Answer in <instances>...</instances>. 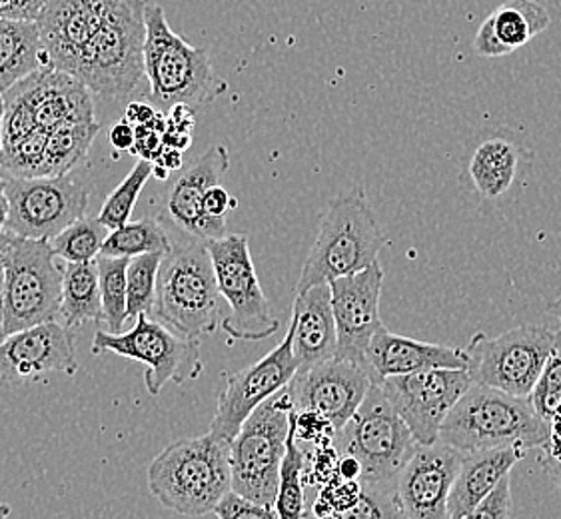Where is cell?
<instances>
[{
  "mask_svg": "<svg viewBox=\"0 0 561 519\" xmlns=\"http://www.w3.org/2000/svg\"><path fill=\"white\" fill-rule=\"evenodd\" d=\"M371 385L364 364L332 358L298 370L286 392L296 412H312L337 434L354 418Z\"/></svg>",
  "mask_w": 561,
  "mask_h": 519,
  "instance_id": "cell-16",
  "label": "cell"
},
{
  "mask_svg": "<svg viewBox=\"0 0 561 519\" xmlns=\"http://www.w3.org/2000/svg\"><path fill=\"white\" fill-rule=\"evenodd\" d=\"M526 452L517 448L478 450L461 453L454 486L448 497V519H461L494 492L505 475L524 460Z\"/></svg>",
  "mask_w": 561,
  "mask_h": 519,
  "instance_id": "cell-26",
  "label": "cell"
},
{
  "mask_svg": "<svg viewBox=\"0 0 561 519\" xmlns=\"http://www.w3.org/2000/svg\"><path fill=\"white\" fill-rule=\"evenodd\" d=\"M304 468L306 455L298 448L296 429H294V412L290 416V431L286 440V453L282 458L278 494L274 509L280 519L306 518V497H304Z\"/></svg>",
  "mask_w": 561,
  "mask_h": 519,
  "instance_id": "cell-32",
  "label": "cell"
},
{
  "mask_svg": "<svg viewBox=\"0 0 561 519\" xmlns=\"http://www.w3.org/2000/svg\"><path fill=\"white\" fill-rule=\"evenodd\" d=\"M364 366L370 373L371 382L380 384L390 376L422 372V370H466L468 356L463 348L427 344L420 339L405 338L382 326L370 339Z\"/></svg>",
  "mask_w": 561,
  "mask_h": 519,
  "instance_id": "cell-23",
  "label": "cell"
},
{
  "mask_svg": "<svg viewBox=\"0 0 561 519\" xmlns=\"http://www.w3.org/2000/svg\"><path fill=\"white\" fill-rule=\"evenodd\" d=\"M524 150L505 135L485 136L473 148L468 178L485 200H500L512 191L524 166Z\"/></svg>",
  "mask_w": 561,
  "mask_h": 519,
  "instance_id": "cell-27",
  "label": "cell"
},
{
  "mask_svg": "<svg viewBox=\"0 0 561 519\" xmlns=\"http://www.w3.org/2000/svg\"><path fill=\"white\" fill-rule=\"evenodd\" d=\"M362 482L358 480H342L334 475L330 482H325L324 489L316 499L314 514L320 519L328 518L332 514H340L352 508L358 501L362 494Z\"/></svg>",
  "mask_w": 561,
  "mask_h": 519,
  "instance_id": "cell-40",
  "label": "cell"
},
{
  "mask_svg": "<svg viewBox=\"0 0 561 519\" xmlns=\"http://www.w3.org/2000/svg\"><path fill=\"white\" fill-rule=\"evenodd\" d=\"M214 516L218 519H280L274 506L256 504L247 497L228 492L218 506L214 508Z\"/></svg>",
  "mask_w": 561,
  "mask_h": 519,
  "instance_id": "cell-41",
  "label": "cell"
},
{
  "mask_svg": "<svg viewBox=\"0 0 561 519\" xmlns=\"http://www.w3.org/2000/svg\"><path fill=\"white\" fill-rule=\"evenodd\" d=\"M461 453L442 441L415 446L393 477V497L402 519H448V497Z\"/></svg>",
  "mask_w": 561,
  "mask_h": 519,
  "instance_id": "cell-18",
  "label": "cell"
},
{
  "mask_svg": "<svg viewBox=\"0 0 561 519\" xmlns=\"http://www.w3.org/2000/svg\"><path fill=\"white\" fill-rule=\"evenodd\" d=\"M169 237L172 249L160 262L150 314L182 338L210 336L222 318V296L206 242L174 232Z\"/></svg>",
  "mask_w": 561,
  "mask_h": 519,
  "instance_id": "cell-2",
  "label": "cell"
},
{
  "mask_svg": "<svg viewBox=\"0 0 561 519\" xmlns=\"http://www.w3.org/2000/svg\"><path fill=\"white\" fill-rule=\"evenodd\" d=\"M551 346L553 332L539 324H522L495 338L476 334L463 348L468 356L466 372L472 384L529 397L550 358Z\"/></svg>",
  "mask_w": 561,
  "mask_h": 519,
  "instance_id": "cell-9",
  "label": "cell"
},
{
  "mask_svg": "<svg viewBox=\"0 0 561 519\" xmlns=\"http://www.w3.org/2000/svg\"><path fill=\"white\" fill-rule=\"evenodd\" d=\"M148 489L162 508L203 518L232 492L230 441L210 431L170 443L148 468Z\"/></svg>",
  "mask_w": 561,
  "mask_h": 519,
  "instance_id": "cell-3",
  "label": "cell"
},
{
  "mask_svg": "<svg viewBox=\"0 0 561 519\" xmlns=\"http://www.w3.org/2000/svg\"><path fill=\"white\" fill-rule=\"evenodd\" d=\"M541 450L548 458H561V414L550 419V440Z\"/></svg>",
  "mask_w": 561,
  "mask_h": 519,
  "instance_id": "cell-49",
  "label": "cell"
},
{
  "mask_svg": "<svg viewBox=\"0 0 561 519\" xmlns=\"http://www.w3.org/2000/svg\"><path fill=\"white\" fill-rule=\"evenodd\" d=\"M9 198L7 230L21 238L50 240L87 216L90 196L82 182L65 176H4Z\"/></svg>",
  "mask_w": 561,
  "mask_h": 519,
  "instance_id": "cell-13",
  "label": "cell"
},
{
  "mask_svg": "<svg viewBox=\"0 0 561 519\" xmlns=\"http://www.w3.org/2000/svg\"><path fill=\"white\" fill-rule=\"evenodd\" d=\"M543 470L548 472V475L556 482V486L560 487L561 492V458L543 455Z\"/></svg>",
  "mask_w": 561,
  "mask_h": 519,
  "instance_id": "cell-53",
  "label": "cell"
},
{
  "mask_svg": "<svg viewBox=\"0 0 561 519\" xmlns=\"http://www.w3.org/2000/svg\"><path fill=\"white\" fill-rule=\"evenodd\" d=\"M130 258L96 256L99 284H101L102 322L108 334H121L126 318V266Z\"/></svg>",
  "mask_w": 561,
  "mask_h": 519,
  "instance_id": "cell-33",
  "label": "cell"
},
{
  "mask_svg": "<svg viewBox=\"0 0 561 519\" xmlns=\"http://www.w3.org/2000/svg\"><path fill=\"white\" fill-rule=\"evenodd\" d=\"M136 140L135 147L130 148V152L138 157V160H148V162H157L164 142H162V135L154 130V128H148V126H135Z\"/></svg>",
  "mask_w": 561,
  "mask_h": 519,
  "instance_id": "cell-43",
  "label": "cell"
},
{
  "mask_svg": "<svg viewBox=\"0 0 561 519\" xmlns=\"http://www.w3.org/2000/svg\"><path fill=\"white\" fill-rule=\"evenodd\" d=\"M0 385H2V380H0Z\"/></svg>",
  "mask_w": 561,
  "mask_h": 519,
  "instance_id": "cell-62",
  "label": "cell"
},
{
  "mask_svg": "<svg viewBox=\"0 0 561 519\" xmlns=\"http://www.w3.org/2000/svg\"><path fill=\"white\" fill-rule=\"evenodd\" d=\"M154 164H160V166H164V169L170 170V172L180 170L182 169V152L176 150V148L164 147Z\"/></svg>",
  "mask_w": 561,
  "mask_h": 519,
  "instance_id": "cell-52",
  "label": "cell"
},
{
  "mask_svg": "<svg viewBox=\"0 0 561 519\" xmlns=\"http://www.w3.org/2000/svg\"><path fill=\"white\" fill-rule=\"evenodd\" d=\"M9 338L7 334V316H4V298H2V280H0V344Z\"/></svg>",
  "mask_w": 561,
  "mask_h": 519,
  "instance_id": "cell-57",
  "label": "cell"
},
{
  "mask_svg": "<svg viewBox=\"0 0 561 519\" xmlns=\"http://www.w3.org/2000/svg\"><path fill=\"white\" fill-rule=\"evenodd\" d=\"M512 482L505 475L494 492L461 519H512Z\"/></svg>",
  "mask_w": 561,
  "mask_h": 519,
  "instance_id": "cell-42",
  "label": "cell"
},
{
  "mask_svg": "<svg viewBox=\"0 0 561 519\" xmlns=\"http://www.w3.org/2000/svg\"><path fill=\"white\" fill-rule=\"evenodd\" d=\"M23 21H36L38 12L45 7L46 0H12Z\"/></svg>",
  "mask_w": 561,
  "mask_h": 519,
  "instance_id": "cell-51",
  "label": "cell"
},
{
  "mask_svg": "<svg viewBox=\"0 0 561 519\" xmlns=\"http://www.w3.org/2000/svg\"><path fill=\"white\" fill-rule=\"evenodd\" d=\"M288 330L294 356L300 364L298 370L336 358V322L328 284H316L296 293Z\"/></svg>",
  "mask_w": 561,
  "mask_h": 519,
  "instance_id": "cell-24",
  "label": "cell"
},
{
  "mask_svg": "<svg viewBox=\"0 0 561 519\" xmlns=\"http://www.w3.org/2000/svg\"><path fill=\"white\" fill-rule=\"evenodd\" d=\"M116 0H46L36 16L46 67L75 72L82 48L99 33Z\"/></svg>",
  "mask_w": 561,
  "mask_h": 519,
  "instance_id": "cell-21",
  "label": "cell"
},
{
  "mask_svg": "<svg viewBox=\"0 0 561 519\" xmlns=\"http://www.w3.org/2000/svg\"><path fill=\"white\" fill-rule=\"evenodd\" d=\"M382 282L383 270L378 260L364 270L328 282L336 322L337 360L364 364L370 339L383 326L380 318Z\"/></svg>",
  "mask_w": 561,
  "mask_h": 519,
  "instance_id": "cell-19",
  "label": "cell"
},
{
  "mask_svg": "<svg viewBox=\"0 0 561 519\" xmlns=\"http://www.w3.org/2000/svg\"><path fill=\"white\" fill-rule=\"evenodd\" d=\"M152 174L157 176L158 181H169L170 170L160 166V164H152Z\"/></svg>",
  "mask_w": 561,
  "mask_h": 519,
  "instance_id": "cell-58",
  "label": "cell"
},
{
  "mask_svg": "<svg viewBox=\"0 0 561 519\" xmlns=\"http://www.w3.org/2000/svg\"><path fill=\"white\" fill-rule=\"evenodd\" d=\"M99 132L101 125L96 120L58 126L50 130L46 140L45 176L70 174V170L87 159Z\"/></svg>",
  "mask_w": 561,
  "mask_h": 519,
  "instance_id": "cell-31",
  "label": "cell"
},
{
  "mask_svg": "<svg viewBox=\"0 0 561 519\" xmlns=\"http://www.w3.org/2000/svg\"><path fill=\"white\" fill-rule=\"evenodd\" d=\"M46 67L36 21L0 19V92Z\"/></svg>",
  "mask_w": 561,
  "mask_h": 519,
  "instance_id": "cell-28",
  "label": "cell"
},
{
  "mask_svg": "<svg viewBox=\"0 0 561 519\" xmlns=\"http://www.w3.org/2000/svg\"><path fill=\"white\" fill-rule=\"evenodd\" d=\"M145 23V77L160 111L169 113L176 104L206 108L228 91L225 80L214 72L208 53L174 33L162 7L147 4Z\"/></svg>",
  "mask_w": 561,
  "mask_h": 519,
  "instance_id": "cell-4",
  "label": "cell"
},
{
  "mask_svg": "<svg viewBox=\"0 0 561 519\" xmlns=\"http://www.w3.org/2000/svg\"><path fill=\"white\" fill-rule=\"evenodd\" d=\"M2 116H4V99L0 92V148H2Z\"/></svg>",
  "mask_w": 561,
  "mask_h": 519,
  "instance_id": "cell-59",
  "label": "cell"
},
{
  "mask_svg": "<svg viewBox=\"0 0 561 519\" xmlns=\"http://www.w3.org/2000/svg\"><path fill=\"white\" fill-rule=\"evenodd\" d=\"M386 246L382 228L362 191L340 194L328 204L314 244L304 262L296 293L368 268Z\"/></svg>",
  "mask_w": 561,
  "mask_h": 519,
  "instance_id": "cell-5",
  "label": "cell"
},
{
  "mask_svg": "<svg viewBox=\"0 0 561 519\" xmlns=\"http://www.w3.org/2000/svg\"><path fill=\"white\" fill-rule=\"evenodd\" d=\"M300 364L294 356L293 334L288 330L286 338L268 356L228 376L208 431L220 440H234L248 416L290 384Z\"/></svg>",
  "mask_w": 561,
  "mask_h": 519,
  "instance_id": "cell-15",
  "label": "cell"
},
{
  "mask_svg": "<svg viewBox=\"0 0 561 519\" xmlns=\"http://www.w3.org/2000/svg\"><path fill=\"white\" fill-rule=\"evenodd\" d=\"M206 249L213 260L218 292L230 305V316L222 330L230 338L259 342L278 332V320L270 312L268 298L260 286L259 274L250 256L244 234H226L208 240Z\"/></svg>",
  "mask_w": 561,
  "mask_h": 519,
  "instance_id": "cell-12",
  "label": "cell"
},
{
  "mask_svg": "<svg viewBox=\"0 0 561 519\" xmlns=\"http://www.w3.org/2000/svg\"><path fill=\"white\" fill-rule=\"evenodd\" d=\"M11 506H7V504H2V501H0V519H7L9 516H11Z\"/></svg>",
  "mask_w": 561,
  "mask_h": 519,
  "instance_id": "cell-60",
  "label": "cell"
},
{
  "mask_svg": "<svg viewBox=\"0 0 561 519\" xmlns=\"http://www.w3.org/2000/svg\"><path fill=\"white\" fill-rule=\"evenodd\" d=\"M7 220H9V198H7L4 176L0 174V232L7 230Z\"/></svg>",
  "mask_w": 561,
  "mask_h": 519,
  "instance_id": "cell-54",
  "label": "cell"
},
{
  "mask_svg": "<svg viewBox=\"0 0 561 519\" xmlns=\"http://www.w3.org/2000/svg\"><path fill=\"white\" fill-rule=\"evenodd\" d=\"M550 312L560 320V330L553 332V346L538 384L529 394L531 406L539 416L550 422L561 414V296L550 304Z\"/></svg>",
  "mask_w": 561,
  "mask_h": 519,
  "instance_id": "cell-38",
  "label": "cell"
},
{
  "mask_svg": "<svg viewBox=\"0 0 561 519\" xmlns=\"http://www.w3.org/2000/svg\"><path fill=\"white\" fill-rule=\"evenodd\" d=\"M0 280H2V270H0Z\"/></svg>",
  "mask_w": 561,
  "mask_h": 519,
  "instance_id": "cell-61",
  "label": "cell"
},
{
  "mask_svg": "<svg viewBox=\"0 0 561 519\" xmlns=\"http://www.w3.org/2000/svg\"><path fill=\"white\" fill-rule=\"evenodd\" d=\"M332 441L337 453L358 460L364 486L393 484V477L417 446L412 431L376 384L371 385L354 418Z\"/></svg>",
  "mask_w": 561,
  "mask_h": 519,
  "instance_id": "cell-10",
  "label": "cell"
},
{
  "mask_svg": "<svg viewBox=\"0 0 561 519\" xmlns=\"http://www.w3.org/2000/svg\"><path fill=\"white\" fill-rule=\"evenodd\" d=\"M550 24V12L538 0H505L478 28L473 50L483 58L512 55L548 31Z\"/></svg>",
  "mask_w": 561,
  "mask_h": 519,
  "instance_id": "cell-25",
  "label": "cell"
},
{
  "mask_svg": "<svg viewBox=\"0 0 561 519\" xmlns=\"http://www.w3.org/2000/svg\"><path fill=\"white\" fill-rule=\"evenodd\" d=\"M108 228L102 227L99 218L82 216L77 222L50 238V246L55 256L65 262H92L101 254L102 244L108 237Z\"/></svg>",
  "mask_w": 561,
  "mask_h": 519,
  "instance_id": "cell-35",
  "label": "cell"
},
{
  "mask_svg": "<svg viewBox=\"0 0 561 519\" xmlns=\"http://www.w3.org/2000/svg\"><path fill=\"white\" fill-rule=\"evenodd\" d=\"M238 200L232 198L225 186L216 184L213 188H208L203 198L204 215L213 216V218H225L228 210L237 208Z\"/></svg>",
  "mask_w": 561,
  "mask_h": 519,
  "instance_id": "cell-44",
  "label": "cell"
},
{
  "mask_svg": "<svg viewBox=\"0 0 561 519\" xmlns=\"http://www.w3.org/2000/svg\"><path fill=\"white\" fill-rule=\"evenodd\" d=\"M336 475L342 480H358L362 482V465L356 458L342 453V458H337Z\"/></svg>",
  "mask_w": 561,
  "mask_h": 519,
  "instance_id": "cell-48",
  "label": "cell"
},
{
  "mask_svg": "<svg viewBox=\"0 0 561 519\" xmlns=\"http://www.w3.org/2000/svg\"><path fill=\"white\" fill-rule=\"evenodd\" d=\"M48 132L33 128L14 140L2 142L0 174L12 178H41L45 176V152Z\"/></svg>",
  "mask_w": 561,
  "mask_h": 519,
  "instance_id": "cell-34",
  "label": "cell"
},
{
  "mask_svg": "<svg viewBox=\"0 0 561 519\" xmlns=\"http://www.w3.org/2000/svg\"><path fill=\"white\" fill-rule=\"evenodd\" d=\"M150 176H152V162L138 160L135 169L128 172V176L106 198V203L101 208V215L96 216L102 227L114 230V228L130 222L136 203L145 191L147 182L150 181Z\"/></svg>",
  "mask_w": 561,
  "mask_h": 519,
  "instance_id": "cell-37",
  "label": "cell"
},
{
  "mask_svg": "<svg viewBox=\"0 0 561 519\" xmlns=\"http://www.w3.org/2000/svg\"><path fill=\"white\" fill-rule=\"evenodd\" d=\"M12 244V232L9 230H2L0 232V270L4 268V264H7V258H9V252H11Z\"/></svg>",
  "mask_w": 561,
  "mask_h": 519,
  "instance_id": "cell-55",
  "label": "cell"
},
{
  "mask_svg": "<svg viewBox=\"0 0 561 519\" xmlns=\"http://www.w3.org/2000/svg\"><path fill=\"white\" fill-rule=\"evenodd\" d=\"M196 111L186 106V104H176L169 111L167 116V128L170 130H176V132H192V128L196 125V118H194Z\"/></svg>",
  "mask_w": 561,
  "mask_h": 519,
  "instance_id": "cell-45",
  "label": "cell"
},
{
  "mask_svg": "<svg viewBox=\"0 0 561 519\" xmlns=\"http://www.w3.org/2000/svg\"><path fill=\"white\" fill-rule=\"evenodd\" d=\"M162 142H164V147L176 148L180 152H184V150L191 148L192 135L191 132H176V130L167 128L164 135H162Z\"/></svg>",
  "mask_w": 561,
  "mask_h": 519,
  "instance_id": "cell-50",
  "label": "cell"
},
{
  "mask_svg": "<svg viewBox=\"0 0 561 519\" xmlns=\"http://www.w3.org/2000/svg\"><path fill=\"white\" fill-rule=\"evenodd\" d=\"M145 0H116L99 33L82 48L72 77L90 92L123 101L145 77Z\"/></svg>",
  "mask_w": 561,
  "mask_h": 519,
  "instance_id": "cell-6",
  "label": "cell"
},
{
  "mask_svg": "<svg viewBox=\"0 0 561 519\" xmlns=\"http://www.w3.org/2000/svg\"><path fill=\"white\" fill-rule=\"evenodd\" d=\"M2 298L9 336L24 327L58 322L62 270L48 240L12 234L11 252L2 268Z\"/></svg>",
  "mask_w": 561,
  "mask_h": 519,
  "instance_id": "cell-8",
  "label": "cell"
},
{
  "mask_svg": "<svg viewBox=\"0 0 561 519\" xmlns=\"http://www.w3.org/2000/svg\"><path fill=\"white\" fill-rule=\"evenodd\" d=\"M160 252L142 254L128 260L126 266V318L136 320L140 314H150L154 305L157 293V278L160 262Z\"/></svg>",
  "mask_w": 561,
  "mask_h": 519,
  "instance_id": "cell-36",
  "label": "cell"
},
{
  "mask_svg": "<svg viewBox=\"0 0 561 519\" xmlns=\"http://www.w3.org/2000/svg\"><path fill=\"white\" fill-rule=\"evenodd\" d=\"M172 249L169 232L158 218H140L114 228L102 244V256L111 258H135L142 254H169Z\"/></svg>",
  "mask_w": 561,
  "mask_h": 519,
  "instance_id": "cell-30",
  "label": "cell"
},
{
  "mask_svg": "<svg viewBox=\"0 0 561 519\" xmlns=\"http://www.w3.org/2000/svg\"><path fill=\"white\" fill-rule=\"evenodd\" d=\"M157 108L150 106L147 102H130L126 106L124 120H128L133 126H147L157 118Z\"/></svg>",
  "mask_w": 561,
  "mask_h": 519,
  "instance_id": "cell-47",
  "label": "cell"
},
{
  "mask_svg": "<svg viewBox=\"0 0 561 519\" xmlns=\"http://www.w3.org/2000/svg\"><path fill=\"white\" fill-rule=\"evenodd\" d=\"M0 19H21V14L16 11L12 0H0Z\"/></svg>",
  "mask_w": 561,
  "mask_h": 519,
  "instance_id": "cell-56",
  "label": "cell"
},
{
  "mask_svg": "<svg viewBox=\"0 0 561 519\" xmlns=\"http://www.w3.org/2000/svg\"><path fill=\"white\" fill-rule=\"evenodd\" d=\"M79 370L75 338L60 322H45L14 332L0 344V380L16 384L43 373L75 376Z\"/></svg>",
  "mask_w": 561,
  "mask_h": 519,
  "instance_id": "cell-20",
  "label": "cell"
},
{
  "mask_svg": "<svg viewBox=\"0 0 561 519\" xmlns=\"http://www.w3.org/2000/svg\"><path fill=\"white\" fill-rule=\"evenodd\" d=\"M108 138H111V145H113L116 150H128V152H130V148L135 147V126L130 125L128 120H118V123L111 128Z\"/></svg>",
  "mask_w": 561,
  "mask_h": 519,
  "instance_id": "cell-46",
  "label": "cell"
},
{
  "mask_svg": "<svg viewBox=\"0 0 561 519\" xmlns=\"http://www.w3.org/2000/svg\"><path fill=\"white\" fill-rule=\"evenodd\" d=\"M33 111L34 125L46 132L58 126L92 123L94 120V102L92 92L57 68L43 67L31 77L12 86Z\"/></svg>",
  "mask_w": 561,
  "mask_h": 519,
  "instance_id": "cell-22",
  "label": "cell"
},
{
  "mask_svg": "<svg viewBox=\"0 0 561 519\" xmlns=\"http://www.w3.org/2000/svg\"><path fill=\"white\" fill-rule=\"evenodd\" d=\"M230 169V154L222 145H213L203 157L182 170L174 181L170 182L164 194L162 216L158 220L162 227L174 234L196 238V240H216L228 234L225 218H213L204 215L203 198L208 188L220 184L222 176Z\"/></svg>",
  "mask_w": 561,
  "mask_h": 519,
  "instance_id": "cell-17",
  "label": "cell"
},
{
  "mask_svg": "<svg viewBox=\"0 0 561 519\" xmlns=\"http://www.w3.org/2000/svg\"><path fill=\"white\" fill-rule=\"evenodd\" d=\"M116 354L147 366L148 394L158 395L164 385L186 384L204 372L198 339L182 338L148 314L136 316L128 332L108 334L99 330L92 339V354Z\"/></svg>",
  "mask_w": 561,
  "mask_h": 519,
  "instance_id": "cell-11",
  "label": "cell"
},
{
  "mask_svg": "<svg viewBox=\"0 0 561 519\" xmlns=\"http://www.w3.org/2000/svg\"><path fill=\"white\" fill-rule=\"evenodd\" d=\"M62 324L80 327L89 322H102L101 284L96 260L67 262L62 268V298H60Z\"/></svg>",
  "mask_w": 561,
  "mask_h": 519,
  "instance_id": "cell-29",
  "label": "cell"
},
{
  "mask_svg": "<svg viewBox=\"0 0 561 519\" xmlns=\"http://www.w3.org/2000/svg\"><path fill=\"white\" fill-rule=\"evenodd\" d=\"M324 519H402V514L393 497V484H383L364 486L358 501L352 508Z\"/></svg>",
  "mask_w": 561,
  "mask_h": 519,
  "instance_id": "cell-39",
  "label": "cell"
},
{
  "mask_svg": "<svg viewBox=\"0 0 561 519\" xmlns=\"http://www.w3.org/2000/svg\"><path fill=\"white\" fill-rule=\"evenodd\" d=\"M294 406L286 388L260 404L230 441L232 492L274 506Z\"/></svg>",
  "mask_w": 561,
  "mask_h": 519,
  "instance_id": "cell-7",
  "label": "cell"
},
{
  "mask_svg": "<svg viewBox=\"0 0 561 519\" xmlns=\"http://www.w3.org/2000/svg\"><path fill=\"white\" fill-rule=\"evenodd\" d=\"M550 440V422L541 418L529 397L472 384L451 407L439 440L460 452L478 450H541Z\"/></svg>",
  "mask_w": 561,
  "mask_h": 519,
  "instance_id": "cell-1",
  "label": "cell"
},
{
  "mask_svg": "<svg viewBox=\"0 0 561 519\" xmlns=\"http://www.w3.org/2000/svg\"><path fill=\"white\" fill-rule=\"evenodd\" d=\"M376 385L412 431L415 443L432 446L439 440L444 419L472 385V380L466 370L436 368L390 376Z\"/></svg>",
  "mask_w": 561,
  "mask_h": 519,
  "instance_id": "cell-14",
  "label": "cell"
}]
</instances>
